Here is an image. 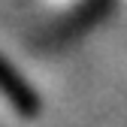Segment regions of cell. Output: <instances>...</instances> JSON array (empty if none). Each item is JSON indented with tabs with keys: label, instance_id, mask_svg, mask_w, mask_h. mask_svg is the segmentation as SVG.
<instances>
[{
	"label": "cell",
	"instance_id": "1",
	"mask_svg": "<svg viewBox=\"0 0 127 127\" xmlns=\"http://www.w3.org/2000/svg\"><path fill=\"white\" fill-rule=\"evenodd\" d=\"M0 97H6L12 103V109L21 115H36V109H39L36 91L24 82V76L6 58H0Z\"/></svg>",
	"mask_w": 127,
	"mask_h": 127
}]
</instances>
